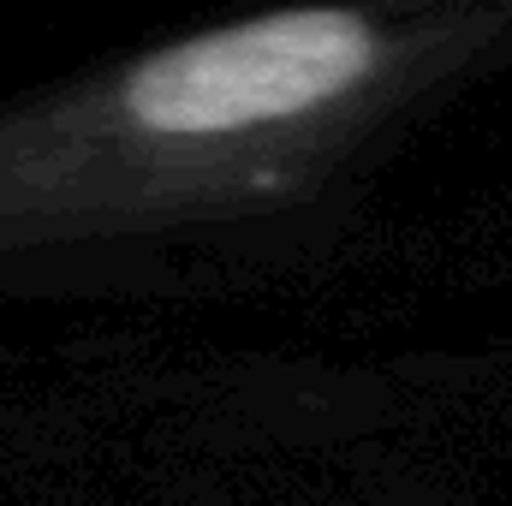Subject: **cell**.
Instances as JSON below:
<instances>
[{"instance_id":"obj_1","label":"cell","mask_w":512,"mask_h":506,"mask_svg":"<svg viewBox=\"0 0 512 506\" xmlns=\"http://www.w3.org/2000/svg\"><path fill=\"white\" fill-rule=\"evenodd\" d=\"M370 66L376 30L358 12L286 6L143 54L120 84V108L149 137H245L322 114Z\"/></svg>"}]
</instances>
